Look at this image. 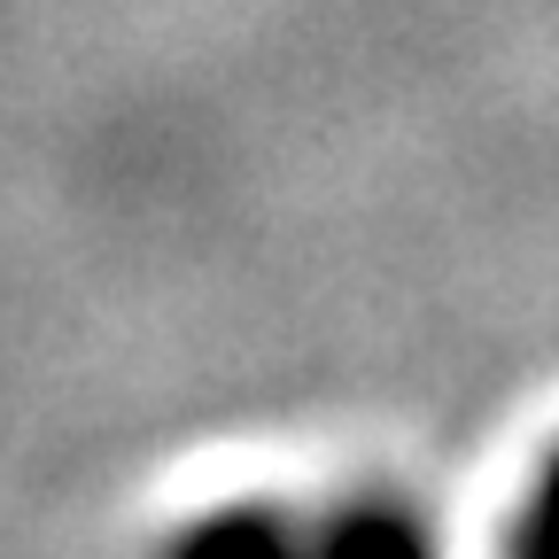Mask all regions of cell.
<instances>
[{
  "label": "cell",
  "mask_w": 559,
  "mask_h": 559,
  "mask_svg": "<svg viewBox=\"0 0 559 559\" xmlns=\"http://www.w3.org/2000/svg\"><path fill=\"white\" fill-rule=\"evenodd\" d=\"M311 559H443L436 528L396 489H342V498H311Z\"/></svg>",
  "instance_id": "6da1fadb"
},
{
  "label": "cell",
  "mask_w": 559,
  "mask_h": 559,
  "mask_svg": "<svg viewBox=\"0 0 559 559\" xmlns=\"http://www.w3.org/2000/svg\"><path fill=\"white\" fill-rule=\"evenodd\" d=\"M156 559H311V521L280 498H226L187 513Z\"/></svg>",
  "instance_id": "7a4b0ae2"
},
{
  "label": "cell",
  "mask_w": 559,
  "mask_h": 559,
  "mask_svg": "<svg viewBox=\"0 0 559 559\" xmlns=\"http://www.w3.org/2000/svg\"><path fill=\"white\" fill-rule=\"evenodd\" d=\"M506 559H559V443L528 466L521 498L506 513Z\"/></svg>",
  "instance_id": "3957f363"
}]
</instances>
